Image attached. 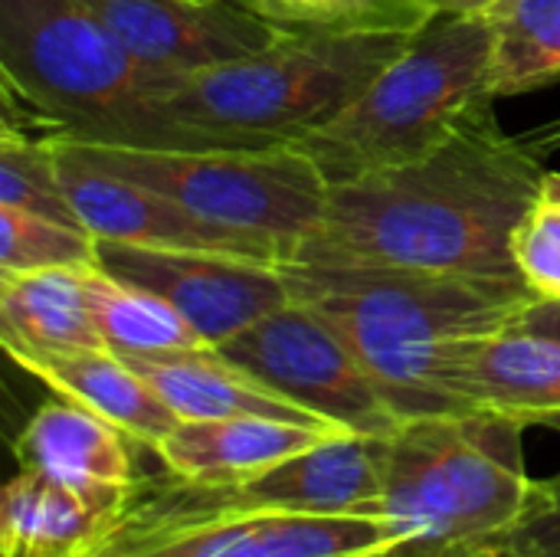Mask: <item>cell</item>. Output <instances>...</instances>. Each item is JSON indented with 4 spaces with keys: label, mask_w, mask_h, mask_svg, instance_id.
Returning <instances> with one entry per match:
<instances>
[{
    "label": "cell",
    "mask_w": 560,
    "mask_h": 557,
    "mask_svg": "<svg viewBox=\"0 0 560 557\" xmlns=\"http://www.w3.org/2000/svg\"><path fill=\"white\" fill-rule=\"evenodd\" d=\"M515 266L528 289L545 299L560 302V207L538 200L535 210L522 220L515 233Z\"/></svg>",
    "instance_id": "obj_27"
},
{
    "label": "cell",
    "mask_w": 560,
    "mask_h": 557,
    "mask_svg": "<svg viewBox=\"0 0 560 557\" xmlns=\"http://www.w3.org/2000/svg\"><path fill=\"white\" fill-rule=\"evenodd\" d=\"M0 207H16L69 227H82L59 177L56 144L46 138L20 135L13 128L0 131Z\"/></svg>",
    "instance_id": "obj_25"
},
{
    "label": "cell",
    "mask_w": 560,
    "mask_h": 557,
    "mask_svg": "<svg viewBox=\"0 0 560 557\" xmlns=\"http://www.w3.org/2000/svg\"><path fill=\"white\" fill-rule=\"evenodd\" d=\"M492 30V92L522 95L560 79V0H502Z\"/></svg>",
    "instance_id": "obj_22"
},
{
    "label": "cell",
    "mask_w": 560,
    "mask_h": 557,
    "mask_svg": "<svg viewBox=\"0 0 560 557\" xmlns=\"http://www.w3.org/2000/svg\"><path fill=\"white\" fill-rule=\"evenodd\" d=\"M400 548L394 525L374 515L240 512L108 529L89 557H358Z\"/></svg>",
    "instance_id": "obj_10"
},
{
    "label": "cell",
    "mask_w": 560,
    "mask_h": 557,
    "mask_svg": "<svg viewBox=\"0 0 560 557\" xmlns=\"http://www.w3.org/2000/svg\"><path fill=\"white\" fill-rule=\"evenodd\" d=\"M105 529L95 506L43 473L20 469L3 489V557H89Z\"/></svg>",
    "instance_id": "obj_20"
},
{
    "label": "cell",
    "mask_w": 560,
    "mask_h": 557,
    "mask_svg": "<svg viewBox=\"0 0 560 557\" xmlns=\"http://www.w3.org/2000/svg\"><path fill=\"white\" fill-rule=\"evenodd\" d=\"M128 443L118 427L62 397L43 404L26 420L13 453L20 469L49 476L112 522L138 486Z\"/></svg>",
    "instance_id": "obj_14"
},
{
    "label": "cell",
    "mask_w": 560,
    "mask_h": 557,
    "mask_svg": "<svg viewBox=\"0 0 560 557\" xmlns=\"http://www.w3.org/2000/svg\"><path fill=\"white\" fill-rule=\"evenodd\" d=\"M522 328H528V332H535V335L558 338L560 341V302H545V299H538V302L525 312Z\"/></svg>",
    "instance_id": "obj_29"
},
{
    "label": "cell",
    "mask_w": 560,
    "mask_h": 557,
    "mask_svg": "<svg viewBox=\"0 0 560 557\" xmlns=\"http://www.w3.org/2000/svg\"><path fill=\"white\" fill-rule=\"evenodd\" d=\"M82 161L138 181L180 207L285 246L289 259L325 210L328 181L295 148L262 151H164L56 138ZM285 259V263H289Z\"/></svg>",
    "instance_id": "obj_7"
},
{
    "label": "cell",
    "mask_w": 560,
    "mask_h": 557,
    "mask_svg": "<svg viewBox=\"0 0 560 557\" xmlns=\"http://www.w3.org/2000/svg\"><path fill=\"white\" fill-rule=\"evenodd\" d=\"M3 128L102 141L144 92L161 89L85 0H0Z\"/></svg>",
    "instance_id": "obj_6"
},
{
    "label": "cell",
    "mask_w": 560,
    "mask_h": 557,
    "mask_svg": "<svg viewBox=\"0 0 560 557\" xmlns=\"http://www.w3.org/2000/svg\"><path fill=\"white\" fill-rule=\"evenodd\" d=\"M492 105L489 20L433 16L338 118L292 148L345 184L433 154Z\"/></svg>",
    "instance_id": "obj_4"
},
{
    "label": "cell",
    "mask_w": 560,
    "mask_h": 557,
    "mask_svg": "<svg viewBox=\"0 0 560 557\" xmlns=\"http://www.w3.org/2000/svg\"><path fill=\"white\" fill-rule=\"evenodd\" d=\"M423 16H486L492 7H499L502 0H417Z\"/></svg>",
    "instance_id": "obj_28"
},
{
    "label": "cell",
    "mask_w": 560,
    "mask_h": 557,
    "mask_svg": "<svg viewBox=\"0 0 560 557\" xmlns=\"http://www.w3.org/2000/svg\"><path fill=\"white\" fill-rule=\"evenodd\" d=\"M472 555H476V557H486V555H479V552H472Z\"/></svg>",
    "instance_id": "obj_35"
},
{
    "label": "cell",
    "mask_w": 560,
    "mask_h": 557,
    "mask_svg": "<svg viewBox=\"0 0 560 557\" xmlns=\"http://www.w3.org/2000/svg\"><path fill=\"white\" fill-rule=\"evenodd\" d=\"M390 437L335 433L285 463L230 486H200L174 473L138 479L108 529H148L200 515L308 512L381 519ZM105 529V532H108ZM102 532V535H105Z\"/></svg>",
    "instance_id": "obj_8"
},
{
    "label": "cell",
    "mask_w": 560,
    "mask_h": 557,
    "mask_svg": "<svg viewBox=\"0 0 560 557\" xmlns=\"http://www.w3.org/2000/svg\"><path fill=\"white\" fill-rule=\"evenodd\" d=\"M466 394L476 410L518 417L560 410V341L522 325L482 341L466 364Z\"/></svg>",
    "instance_id": "obj_19"
},
{
    "label": "cell",
    "mask_w": 560,
    "mask_h": 557,
    "mask_svg": "<svg viewBox=\"0 0 560 557\" xmlns=\"http://www.w3.org/2000/svg\"><path fill=\"white\" fill-rule=\"evenodd\" d=\"M328 437H335V430H315L269 417L180 420L158 443L154 456L167 473L187 483L230 486L253 479Z\"/></svg>",
    "instance_id": "obj_15"
},
{
    "label": "cell",
    "mask_w": 560,
    "mask_h": 557,
    "mask_svg": "<svg viewBox=\"0 0 560 557\" xmlns=\"http://www.w3.org/2000/svg\"><path fill=\"white\" fill-rule=\"evenodd\" d=\"M52 144H56L66 197L79 223L95 240L131 243V246H164V250H207V253H230V256H249V259H269V263L289 259L285 246L266 236L213 223L138 181H125L118 174H108L82 161L59 141Z\"/></svg>",
    "instance_id": "obj_13"
},
{
    "label": "cell",
    "mask_w": 560,
    "mask_h": 557,
    "mask_svg": "<svg viewBox=\"0 0 560 557\" xmlns=\"http://www.w3.org/2000/svg\"><path fill=\"white\" fill-rule=\"evenodd\" d=\"M525 144L535 151V154H548V151H560V118H551L538 128H532L528 135H522Z\"/></svg>",
    "instance_id": "obj_30"
},
{
    "label": "cell",
    "mask_w": 560,
    "mask_h": 557,
    "mask_svg": "<svg viewBox=\"0 0 560 557\" xmlns=\"http://www.w3.org/2000/svg\"><path fill=\"white\" fill-rule=\"evenodd\" d=\"M440 557H476L472 552H456V555H440Z\"/></svg>",
    "instance_id": "obj_33"
},
{
    "label": "cell",
    "mask_w": 560,
    "mask_h": 557,
    "mask_svg": "<svg viewBox=\"0 0 560 557\" xmlns=\"http://www.w3.org/2000/svg\"><path fill=\"white\" fill-rule=\"evenodd\" d=\"M217 351L345 433L394 437L404 427L348 341L315 309L295 299Z\"/></svg>",
    "instance_id": "obj_9"
},
{
    "label": "cell",
    "mask_w": 560,
    "mask_h": 557,
    "mask_svg": "<svg viewBox=\"0 0 560 557\" xmlns=\"http://www.w3.org/2000/svg\"><path fill=\"white\" fill-rule=\"evenodd\" d=\"M135 62L161 82L249 59L289 33L236 0H85Z\"/></svg>",
    "instance_id": "obj_12"
},
{
    "label": "cell",
    "mask_w": 560,
    "mask_h": 557,
    "mask_svg": "<svg viewBox=\"0 0 560 557\" xmlns=\"http://www.w3.org/2000/svg\"><path fill=\"white\" fill-rule=\"evenodd\" d=\"M180 420H230V417H269L302 423L315 430L345 433L322 417L285 401L259 378L233 364L217 348L167 355V358H125Z\"/></svg>",
    "instance_id": "obj_17"
},
{
    "label": "cell",
    "mask_w": 560,
    "mask_h": 557,
    "mask_svg": "<svg viewBox=\"0 0 560 557\" xmlns=\"http://www.w3.org/2000/svg\"><path fill=\"white\" fill-rule=\"evenodd\" d=\"M98 269L174 305L213 348L292 302L282 263L269 259L98 240Z\"/></svg>",
    "instance_id": "obj_11"
},
{
    "label": "cell",
    "mask_w": 560,
    "mask_h": 557,
    "mask_svg": "<svg viewBox=\"0 0 560 557\" xmlns=\"http://www.w3.org/2000/svg\"><path fill=\"white\" fill-rule=\"evenodd\" d=\"M282 272L292 299L348 341L404 423L476 414L466 394L472 351L538 302L525 279L502 276L305 263H282Z\"/></svg>",
    "instance_id": "obj_2"
},
{
    "label": "cell",
    "mask_w": 560,
    "mask_h": 557,
    "mask_svg": "<svg viewBox=\"0 0 560 557\" xmlns=\"http://www.w3.org/2000/svg\"><path fill=\"white\" fill-rule=\"evenodd\" d=\"M0 341L10 358L105 348L92 318L85 269L0 276Z\"/></svg>",
    "instance_id": "obj_18"
},
{
    "label": "cell",
    "mask_w": 560,
    "mask_h": 557,
    "mask_svg": "<svg viewBox=\"0 0 560 557\" xmlns=\"http://www.w3.org/2000/svg\"><path fill=\"white\" fill-rule=\"evenodd\" d=\"M26 374L43 381L52 394L98 414L118 427L131 443H158L180 423V417L164 404V397L118 355L108 348L62 351V355H20L13 358Z\"/></svg>",
    "instance_id": "obj_16"
},
{
    "label": "cell",
    "mask_w": 560,
    "mask_h": 557,
    "mask_svg": "<svg viewBox=\"0 0 560 557\" xmlns=\"http://www.w3.org/2000/svg\"><path fill=\"white\" fill-rule=\"evenodd\" d=\"M486 557H560V476L532 479L515 525L486 545Z\"/></svg>",
    "instance_id": "obj_26"
},
{
    "label": "cell",
    "mask_w": 560,
    "mask_h": 557,
    "mask_svg": "<svg viewBox=\"0 0 560 557\" xmlns=\"http://www.w3.org/2000/svg\"><path fill=\"white\" fill-rule=\"evenodd\" d=\"M358 557H394V555H358Z\"/></svg>",
    "instance_id": "obj_34"
},
{
    "label": "cell",
    "mask_w": 560,
    "mask_h": 557,
    "mask_svg": "<svg viewBox=\"0 0 560 557\" xmlns=\"http://www.w3.org/2000/svg\"><path fill=\"white\" fill-rule=\"evenodd\" d=\"M532 427H545V430H555V433H560V410L538 414V417L532 420Z\"/></svg>",
    "instance_id": "obj_32"
},
{
    "label": "cell",
    "mask_w": 560,
    "mask_h": 557,
    "mask_svg": "<svg viewBox=\"0 0 560 557\" xmlns=\"http://www.w3.org/2000/svg\"><path fill=\"white\" fill-rule=\"evenodd\" d=\"M532 489L525 423L476 410L407 420L390 437L381 519L404 548L394 557L482 552L502 538Z\"/></svg>",
    "instance_id": "obj_5"
},
{
    "label": "cell",
    "mask_w": 560,
    "mask_h": 557,
    "mask_svg": "<svg viewBox=\"0 0 560 557\" xmlns=\"http://www.w3.org/2000/svg\"><path fill=\"white\" fill-rule=\"evenodd\" d=\"M541 181L538 154L486 108L420 161L328 184L322 220L289 263L522 279L515 233Z\"/></svg>",
    "instance_id": "obj_1"
},
{
    "label": "cell",
    "mask_w": 560,
    "mask_h": 557,
    "mask_svg": "<svg viewBox=\"0 0 560 557\" xmlns=\"http://www.w3.org/2000/svg\"><path fill=\"white\" fill-rule=\"evenodd\" d=\"M98 266V240L39 213L0 207V276Z\"/></svg>",
    "instance_id": "obj_24"
},
{
    "label": "cell",
    "mask_w": 560,
    "mask_h": 557,
    "mask_svg": "<svg viewBox=\"0 0 560 557\" xmlns=\"http://www.w3.org/2000/svg\"><path fill=\"white\" fill-rule=\"evenodd\" d=\"M85 289L95 328L118 358H167L213 348L174 305L141 286L121 282L95 266L85 269Z\"/></svg>",
    "instance_id": "obj_21"
},
{
    "label": "cell",
    "mask_w": 560,
    "mask_h": 557,
    "mask_svg": "<svg viewBox=\"0 0 560 557\" xmlns=\"http://www.w3.org/2000/svg\"><path fill=\"white\" fill-rule=\"evenodd\" d=\"M285 33H417V0H236Z\"/></svg>",
    "instance_id": "obj_23"
},
{
    "label": "cell",
    "mask_w": 560,
    "mask_h": 557,
    "mask_svg": "<svg viewBox=\"0 0 560 557\" xmlns=\"http://www.w3.org/2000/svg\"><path fill=\"white\" fill-rule=\"evenodd\" d=\"M413 33H289L272 49L138 95L98 144L164 151L292 148L338 118Z\"/></svg>",
    "instance_id": "obj_3"
},
{
    "label": "cell",
    "mask_w": 560,
    "mask_h": 557,
    "mask_svg": "<svg viewBox=\"0 0 560 557\" xmlns=\"http://www.w3.org/2000/svg\"><path fill=\"white\" fill-rule=\"evenodd\" d=\"M541 200H545V204H558L560 207V171H545V181H541Z\"/></svg>",
    "instance_id": "obj_31"
}]
</instances>
